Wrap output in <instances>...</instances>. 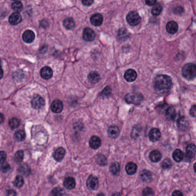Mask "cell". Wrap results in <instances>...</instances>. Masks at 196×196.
<instances>
[{"instance_id": "39", "label": "cell", "mask_w": 196, "mask_h": 196, "mask_svg": "<svg viewBox=\"0 0 196 196\" xmlns=\"http://www.w3.org/2000/svg\"><path fill=\"white\" fill-rule=\"evenodd\" d=\"M172 162L168 159H165L162 163V167L164 169H170L172 167Z\"/></svg>"}, {"instance_id": "45", "label": "cell", "mask_w": 196, "mask_h": 196, "mask_svg": "<svg viewBox=\"0 0 196 196\" xmlns=\"http://www.w3.org/2000/svg\"><path fill=\"white\" fill-rule=\"evenodd\" d=\"M93 2V0H83V1H82L83 4L85 6L91 5Z\"/></svg>"}, {"instance_id": "40", "label": "cell", "mask_w": 196, "mask_h": 196, "mask_svg": "<svg viewBox=\"0 0 196 196\" xmlns=\"http://www.w3.org/2000/svg\"><path fill=\"white\" fill-rule=\"evenodd\" d=\"M11 169L10 165L8 163H4L1 166V170L4 173H8Z\"/></svg>"}, {"instance_id": "38", "label": "cell", "mask_w": 196, "mask_h": 196, "mask_svg": "<svg viewBox=\"0 0 196 196\" xmlns=\"http://www.w3.org/2000/svg\"><path fill=\"white\" fill-rule=\"evenodd\" d=\"M24 158V153L21 150L18 151L15 156V159L17 162H21Z\"/></svg>"}, {"instance_id": "4", "label": "cell", "mask_w": 196, "mask_h": 196, "mask_svg": "<svg viewBox=\"0 0 196 196\" xmlns=\"http://www.w3.org/2000/svg\"><path fill=\"white\" fill-rule=\"evenodd\" d=\"M126 20L127 22L132 26H136L141 21V19L138 13L134 11H132L129 13L126 17Z\"/></svg>"}, {"instance_id": "46", "label": "cell", "mask_w": 196, "mask_h": 196, "mask_svg": "<svg viewBox=\"0 0 196 196\" xmlns=\"http://www.w3.org/2000/svg\"><path fill=\"white\" fill-rule=\"evenodd\" d=\"M7 196H16V192L13 190H10L8 191Z\"/></svg>"}, {"instance_id": "35", "label": "cell", "mask_w": 196, "mask_h": 196, "mask_svg": "<svg viewBox=\"0 0 196 196\" xmlns=\"http://www.w3.org/2000/svg\"><path fill=\"white\" fill-rule=\"evenodd\" d=\"M11 8L14 11H16L18 13L22 10L23 6L21 2L20 1H15L11 4Z\"/></svg>"}, {"instance_id": "43", "label": "cell", "mask_w": 196, "mask_h": 196, "mask_svg": "<svg viewBox=\"0 0 196 196\" xmlns=\"http://www.w3.org/2000/svg\"><path fill=\"white\" fill-rule=\"evenodd\" d=\"M190 114L191 116L196 117V105H194L191 108L190 110Z\"/></svg>"}, {"instance_id": "42", "label": "cell", "mask_w": 196, "mask_h": 196, "mask_svg": "<svg viewBox=\"0 0 196 196\" xmlns=\"http://www.w3.org/2000/svg\"><path fill=\"white\" fill-rule=\"evenodd\" d=\"M6 159V154L4 151H0V164L5 163Z\"/></svg>"}, {"instance_id": "16", "label": "cell", "mask_w": 196, "mask_h": 196, "mask_svg": "<svg viewBox=\"0 0 196 196\" xmlns=\"http://www.w3.org/2000/svg\"><path fill=\"white\" fill-rule=\"evenodd\" d=\"M21 15L18 12H15L12 13L10 16L9 19V22L12 25H17L21 22Z\"/></svg>"}, {"instance_id": "27", "label": "cell", "mask_w": 196, "mask_h": 196, "mask_svg": "<svg viewBox=\"0 0 196 196\" xmlns=\"http://www.w3.org/2000/svg\"><path fill=\"white\" fill-rule=\"evenodd\" d=\"M141 179L145 182H149L152 180V174L147 170H143L141 173Z\"/></svg>"}, {"instance_id": "8", "label": "cell", "mask_w": 196, "mask_h": 196, "mask_svg": "<svg viewBox=\"0 0 196 196\" xmlns=\"http://www.w3.org/2000/svg\"><path fill=\"white\" fill-rule=\"evenodd\" d=\"M87 186L90 190H95L98 186V180L95 175H90L87 181Z\"/></svg>"}, {"instance_id": "14", "label": "cell", "mask_w": 196, "mask_h": 196, "mask_svg": "<svg viewBox=\"0 0 196 196\" xmlns=\"http://www.w3.org/2000/svg\"><path fill=\"white\" fill-rule=\"evenodd\" d=\"M90 21L93 25L98 27V26H100L102 24L103 21V16L100 14L96 13V14L93 15V16L91 17Z\"/></svg>"}, {"instance_id": "53", "label": "cell", "mask_w": 196, "mask_h": 196, "mask_svg": "<svg viewBox=\"0 0 196 196\" xmlns=\"http://www.w3.org/2000/svg\"><path fill=\"white\" fill-rule=\"evenodd\" d=\"M194 171L196 173V163H195V164H194Z\"/></svg>"}, {"instance_id": "5", "label": "cell", "mask_w": 196, "mask_h": 196, "mask_svg": "<svg viewBox=\"0 0 196 196\" xmlns=\"http://www.w3.org/2000/svg\"><path fill=\"white\" fill-rule=\"evenodd\" d=\"M196 154V147L194 144H189L186 150V161L190 162L193 158H194Z\"/></svg>"}, {"instance_id": "50", "label": "cell", "mask_w": 196, "mask_h": 196, "mask_svg": "<svg viewBox=\"0 0 196 196\" xmlns=\"http://www.w3.org/2000/svg\"><path fill=\"white\" fill-rule=\"evenodd\" d=\"M2 76H3V70L1 67H0V79H1Z\"/></svg>"}, {"instance_id": "11", "label": "cell", "mask_w": 196, "mask_h": 196, "mask_svg": "<svg viewBox=\"0 0 196 196\" xmlns=\"http://www.w3.org/2000/svg\"><path fill=\"white\" fill-rule=\"evenodd\" d=\"M65 154V150L62 147H60V148H58L57 150H56V151L54 153L53 157L56 161L60 162L63 160V159L64 157Z\"/></svg>"}, {"instance_id": "19", "label": "cell", "mask_w": 196, "mask_h": 196, "mask_svg": "<svg viewBox=\"0 0 196 196\" xmlns=\"http://www.w3.org/2000/svg\"><path fill=\"white\" fill-rule=\"evenodd\" d=\"M178 27L177 24L174 22H170L166 25V30L170 34H174L177 32Z\"/></svg>"}, {"instance_id": "41", "label": "cell", "mask_w": 196, "mask_h": 196, "mask_svg": "<svg viewBox=\"0 0 196 196\" xmlns=\"http://www.w3.org/2000/svg\"><path fill=\"white\" fill-rule=\"evenodd\" d=\"M142 194L143 196H153L154 193L151 188H147L143 190Z\"/></svg>"}, {"instance_id": "1", "label": "cell", "mask_w": 196, "mask_h": 196, "mask_svg": "<svg viewBox=\"0 0 196 196\" xmlns=\"http://www.w3.org/2000/svg\"><path fill=\"white\" fill-rule=\"evenodd\" d=\"M172 85V81L170 76L166 75H158L154 80V89L158 92H168Z\"/></svg>"}, {"instance_id": "34", "label": "cell", "mask_w": 196, "mask_h": 196, "mask_svg": "<svg viewBox=\"0 0 196 196\" xmlns=\"http://www.w3.org/2000/svg\"><path fill=\"white\" fill-rule=\"evenodd\" d=\"M15 138L18 141H22L25 139V133L24 131L22 130H19V131H17L15 135Z\"/></svg>"}, {"instance_id": "54", "label": "cell", "mask_w": 196, "mask_h": 196, "mask_svg": "<svg viewBox=\"0 0 196 196\" xmlns=\"http://www.w3.org/2000/svg\"><path fill=\"white\" fill-rule=\"evenodd\" d=\"M105 196L103 194H102V193H100V194H98V196Z\"/></svg>"}, {"instance_id": "12", "label": "cell", "mask_w": 196, "mask_h": 196, "mask_svg": "<svg viewBox=\"0 0 196 196\" xmlns=\"http://www.w3.org/2000/svg\"><path fill=\"white\" fill-rule=\"evenodd\" d=\"M137 74L133 69H129L126 71L125 78L127 82H133L136 79Z\"/></svg>"}, {"instance_id": "36", "label": "cell", "mask_w": 196, "mask_h": 196, "mask_svg": "<svg viewBox=\"0 0 196 196\" xmlns=\"http://www.w3.org/2000/svg\"><path fill=\"white\" fill-rule=\"evenodd\" d=\"M20 120L17 118H12L9 120V126L12 129L17 128L20 125Z\"/></svg>"}, {"instance_id": "7", "label": "cell", "mask_w": 196, "mask_h": 196, "mask_svg": "<svg viewBox=\"0 0 196 196\" xmlns=\"http://www.w3.org/2000/svg\"><path fill=\"white\" fill-rule=\"evenodd\" d=\"M32 106L33 108L36 109H41V108L43 107L44 104H45V101L44 100L43 98L40 96L37 95L34 96L32 100Z\"/></svg>"}, {"instance_id": "10", "label": "cell", "mask_w": 196, "mask_h": 196, "mask_svg": "<svg viewBox=\"0 0 196 196\" xmlns=\"http://www.w3.org/2000/svg\"><path fill=\"white\" fill-rule=\"evenodd\" d=\"M34 38H35L34 33L31 30L26 31L22 35L23 40L27 43H32L34 40Z\"/></svg>"}, {"instance_id": "9", "label": "cell", "mask_w": 196, "mask_h": 196, "mask_svg": "<svg viewBox=\"0 0 196 196\" xmlns=\"http://www.w3.org/2000/svg\"><path fill=\"white\" fill-rule=\"evenodd\" d=\"M51 110L56 113H60L63 109V103L59 100H56L51 104Z\"/></svg>"}, {"instance_id": "21", "label": "cell", "mask_w": 196, "mask_h": 196, "mask_svg": "<svg viewBox=\"0 0 196 196\" xmlns=\"http://www.w3.org/2000/svg\"><path fill=\"white\" fill-rule=\"evenodd\" d=\"M126 171L129 175L134 174L136 173L137 166L134 162H129L126 166Z\"/></svg>"}, {"instance_id": "13", "label": "cell", "mask_w": 196, "mask_h": 196, "mask_svg": "<svg viewBox=\"0 0 196 196\" xmlns=\"http://www.w3.org/2000/svg\"><path fill=\"white\" fill-rule=\"evenodd\" d=\"M90 146L93 150H96L101 146V140L97 136H93L90 140Z\"/></svg>"}, {"instance_id": "49", "label": "cell", "mask_w": 196, "mask_h": 196, "mask_svg": "<svg viewBox=\"0 0 196 196\" xmlns=\"http://www.w3.org/2000/svg\"><path fill=\"white\" fill-rule=\"evenodd\" d=\"M4 121V117L3 116V114L2 113H0V124H2Z\"/></svg>"}, {"instance_id": "26", "label": "cell", "mask_w": 196, "mask_h": 196, "mask_svg": "<svg viewBox=\"0 0 196 196\" xmlns=\"http://www.w3.org/2000/svg\"><path fill=\"white\" fill-rule=\"evenodd\" d=\"M63 25L66 29H72L75 27V22L73 19L67 18L63 22Z\"/></svg>"}, {"instance_id": "44", "label": "cell", "mask_w": 196, "mask_h": 196, "mask_svg": "<svg viewBox=\"0 0 196 196\" xmlns=\"http://www.w3.org/2000/svg\"><path fill=\"white\" fill-rule=\"evenodd\" d=\"M110 93H111V89L109 87H106L104 89L103 91L102 92V94L106 96H109V94H110Z\"/></svg>"}, {"instance_id": "47", "label": "cell", "mask_w": 196, "mask_h": 196, "mask_svg": "<svg viewBox=\"0 0 196 196\" xmlns=\"http://www.w3.org/2000/svg\"><path fill=\"white\" fill-rule=\"evenodd\" d=\"M172 196H183L182 193L179 191H175L173 193Z\"/></svg>"}, {"instance_id": "2", "label": "cell", "mask_w": 196, "mask_h": 196, "mask_svg": "<svg viewBox=\"0 0 196 196\" xmlns=\"http://www.w3.org/2000/svg\"><path fill=\"white\" fill-rule=\"evenodd\" d=\"M182 75L188 80H191L196 77V65L192 63H188L184 66L182 70Z\"/></svg>"}, {"instance_id": "30", "label": "cell", "mask_w": 196, "mask_h": 196, "mask_svg": "<svg viewBox=\"0 0 196 196\" xmlns=\"http://www.w3.org/2000/svg\"><path fill=\"white\" fill-rule=\"evenodd\" d=\"M162 11V7L159 4H157L153 6L152 10V13L154 16H158L161 14Z\"/></svg>"}, {"instance_id": "55", "label": "cell", "mask_w": 196, "mask_h": 196, "mask_svg": "<svg viewBox=\"0 0 196 196\" xmlns=\"http://www.w3.org/2000/svg\"><path fill=\"white\" fill-rule=\"evenodd\" d=\"M0 67H1V62H0Z\"/></svg>"}, {"instance_id": "22", "label": "cell", "mask_w": 196, "mask_h": 196, "mask_svg": "<svg viewBox=\"0 0 196 196\" xmlns=\"http://www.w3.org/2000/svg\"><path fill=\"white\" fill-rule=\"evenodd\" d=\"M64 185L68 189H72L76 185L75 180L72 177H68L64 182Z\"/></svg>"}, {"instance_id": "25", "label": "cell", "mask_w": 196, "mask_h": 196, "mask_svg": "<svg viewBox=\"0 0 196 196\" xmlns=\"http://www.w3.org/2000/svg\"><path fill=\"white\" fill-rule=\"evenodd\" d=\"M184 153L179 149L175 150L173 154V158L174 159V161L177 162H180L181 161H182L184 159Z\"/></svg>"}, {"instance_id": "31", "label": "cell", "mask_w": 196, "mask_h": 196, "mask_svg": "<svg viewBox=\"0 0 196 196\" xmlns=\"http://www.w3.org/2000/svg\"><path fill=\"white\" fill-rule=\"evenodd\" d=\"M96 162L100 166H106L107 164V159L102 154H99L97 155L96 158Z\"/></svg>"}, {"instance_id": "51", "label": "cell", "mask_w": 196, "mask_h": 196, "mask_svg": "<svg viewBox=\"0 0 196 196\" xmlns=\"http://www.w3.org/2000/svg\"><path fill=\"white\" fill-rule=\"evenodd\" d=\"M179 8H180V7H178V9H179ZM182 9H182V8H181V9L180 10H181V12H182V11H183ZM176 11H178V12H179V11H180V10H178V9H177V8H176V9H175V12H176Z\"/></svg>"}, {"instance_id": "28", "label": "cell", "mask_w": 196, "mask_h": 196, "mask_svg": "<svg viewBox=\"0 0 196 196\" xmlns=\"http://www.w3.org/2000/svg\"><path fill=\"white\" fill-rule=\"evenodd\" d=\"M176 116L175 110L173 107H169L166 111V117L169 120H174Z\"/></svg>"}, {"instance_id": "23", "label": "cell", "mask_w": 196, "mask_h": 196, "mask_svg": "<svg viewBox=\"0 0 196 196\" xmlns=\"http://www.w3.org/2000/svg\"><path fill=\"white\" fill-rule=\"evenodd\" d=\"M149 158L152 162H158L161 159V154L157 150H154L150 154Z\"/></svg>"}, {"instance_id": "6", "label": "cell", "mask_w": 196, "mask_h": 196, "mask_svg": "<svg viewBox=\"0 0 196 196\" xmlns=\"http://www.w3.org/2000/svg\"><path fill=\"white\" fill-rule=\"evenodd\" d=\"M83 39L87 42H92L96 37V34L92 29L86 28L84 29L83 33Z\"/></svg>"}, {"instance_id": "24", "label": "cell", "mask_w": 196, "mask_h": 196, "mask_svg": "<svg viewBox=\"0 0 196 196\" xmlns=\"http://www.w3.org/2000/svg\"><path fill=\"white\" fill-rule=\"evenodd\" d=\"M88 78L89 81L92 83H96L99 82L100 80V78L99 74L96 71L91 72L89 74Z\"/></svg>"}, {"instance_id": "33", "label": "cell", "mask_w": 196, "mask_h": 196, "mask_svg": "<svg viewBox=\"0 0 196 196\" xmlns=\"http://www.w3.org/2000/svg\"><path fill=\"white\" fill-rule=\"evenodd\" d=\"M18 171H20V173H21L22 174L27 175L30 173V169L27 164H23L19 167Z\"/></svg>"}, {"instance_id": "29", "label": "cell", "mask_w": 196, "mask_h": 196, "mask_svg": "<svg viewBox=\"0 0 196 196\" xmlns=\"http://www.w3.org/2000/svg\"><path fill=\"white\" fill-rule=\"evenodd\" d=\"M109 171L113 174H118L120 171V165L118 163H113L109 167Z\"/></svg>"}, {"instance_id": "20", "label": "cell", "mask_w": 196, "mask_h": 196, "mask_svg": "<svg viewBox=\"0 0 196 196\" xmlns=\"http://www.w3.org/2000/svg\"><path fill=\"white\" fill-rule=\"evenodd\" d=\"M108 133L109 136L112 138H115L119 134V128L116 125H111L108 129Z\"/></svg>"}, {"instance_id": "3", "label": "cell", "mask_w": 196, "mask_h": 196, "mask_svg": "<svg viewBox=\"0 0 196 196\" xmlns=\"http://www.w3.org/2000/svg\"><path fill=\"white\" fill-rule=\"evenodd\" d=\"M143 99V96L141 93H128L125 96L126 101L129 103L139 104L142 101Z\"/></svg>"}, {"instance_id": "52", "label": "cell", "mask_w": 196, "mask_h": 196, "mask_svg": "<svg viewBox=\"0 0 196 196\" xmlns=\"http://www.w3.org/2000/svg\"><path fill=\"white\" fill-rule=\"evenodd\" d=\"M112 196H120V194L119 193H115V194H113Z\"/></svg>"}, {"instance_id": "37", "label": "cell", "mask_w": 196, "mask_h": 196, "mask_svg": "<svg viewBox=\"0 0 196 196\" xmlns=\"http://www.w3.org/2000/svg\"><path fill=\"white\" fill-rule=\"evenodd\" d=\"M14 184L17 188H20L24 185V179L20 175L17 176L15 181L14 182Z\"/></svg>"}, {"instance_id": "17", "label": "cell", "mask_w": 196, "mask_h": 196, "mask_svg": "<svg viewBox=\"0 0 196 196\" xmlns=\"http://www.w3.org/2000/svg\"><path fill=\"white\" fill-rule=\"evenodd\" d=\"M161 137V132L158 128H152L149 132V138L152 142H156Z\"/></svg>"}, {"instance_id": "48", "label": "cell", "mask_w": 196, "mask_h": 196, "mask_svg": "<svg viewBox=\"0 0 196 196\" xmlns=\"http://www.w3.org/2000/svg\"><path fill=\"white\" fill-rule=\"evenodd\" d=\"M156 2H157L156 1H146V3L148 5H154Z\"/></svg>"}, {"instance_id": "32", "label": "cell", "mask_w": 196, "mask_h": 196, "mask_svg": "<svg viewBox=\"0 0 196 196\" xmlns=\"http://www.w3.org/2000/svg\"><path fill=\"white\" fill-rule=\"evenodd\" d=\"M64 194V191L60 188H55L51 193V196H63Z\"/></svg>"}, {"instance_id": "15", "label": "cell", "mask_w": 196, "mask_h": 196, "mask_svg": "<svg viewBox=\"0 0 196 196\" xmlns=\"http://www.w3.org/2000/svg\"><path fill=\"white\" fill-rule=\"evenodd\" d=\"M41 76L45 79H49L53 75L52 70L48 66L44 67L40 71Z\"/></svg>"}, {"instance_id": "18", "label": "cell", "mask_w": 196, "mask_h": 196, "mask_svg": "<svg viewBox=\"0 0 196 196\" xmlns=\"http://www.w3.org/2000/svg\"><path fill=\"white\" fill-rule=\"evenodd\" d=\"M177 124L180 130L182 131H185L189 127V122L184 117H182L178 120Z\"/></svg>"}]
</instances>
